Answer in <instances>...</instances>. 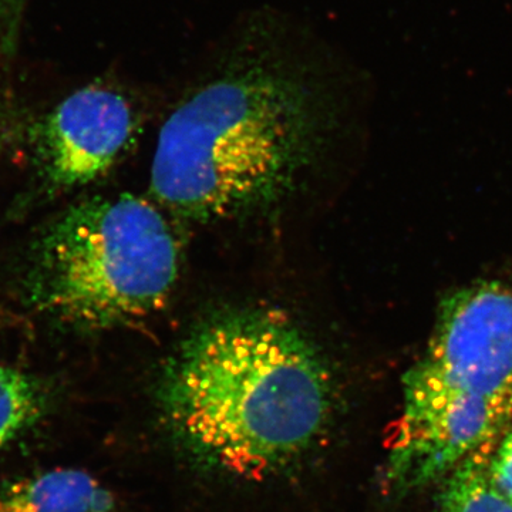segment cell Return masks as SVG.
<instances>
[{
    "instance_id": "6da1fadb",
    "label": "cell",
    "mask_w": 512,
    "mask_h": 512,
    "mask_svg": "<svg viewBox=\"0 0 512 512\" xmlns=\"http://www.w3.org/2000/svg\"><path fill=\"white\" fill-rule=\"evenodd\" d=\"M161 413L195 463L265 478L298 463L326 433L330 373L285 316L224 313L184 340L160 380Z\"/></svg>"
},
{
    "instance_id": "7a4b0ae2",
    "label": "cell",
    "mask_w": 512,
    "mask_h": 512,
    "mask_svg": "<svg viewBox=\"0 0 512 512\" xmlns=\"http://www.w3.org/2000/svg\"><path fill=\"white\" fill-rule=\"evenodd\" d=\"M161 128L151 188L194 220H215L285 194L311 160L322 100L279 52L239 55Z\"/></svg>"
},
{
    "instance_id": "3957f363",
    "label": "cell",
    "mask_w": 512,
    "mask_h": 512,
    "mask_svg": "<svg viewBox=\"0 0 512 512\" xmlns=\"http://www.w3.org/2000/svg\"><path fill=\"white\" fill-rule=\"evenodd\" d=\"M177 275V242L153 205L128 194L96 198L46 229L29 299L64 325L110 329L158 311Z\"/></svg>"
},
{
    "instance_id": "277c9868",
    "label": "cell",
    "mask_w": 512,
    "mask_h": 512,
    "mask_svg": "<svg viewBox=\"0 0 512 512\" xmlns=\"http://www.w3.org/2000/svg\"><path fill=\"white\" fill-rule=\"evenodd\" d=\"M404 399L470 396L512 402V289L481 282L444 301Z\"/></svg>"
},
{
    "instance_id": "5b68a950",
    "label": "cell",
    "mask_w": 512,
    "mask_h": 512,
    "mask_svg": "<svg viewBox=\"0 0 512 512\" xmlns=\"http://www.w3.org/2000/svg\"><path fill=\"white\" fill-rule=\"evenodd\" d=\"M511 421L510 400L404 399L390 443L386 480L397 493H412L447 478L468 458L490 451Z\"/></svg>"
},
{
    "instance_id": "8992f818",
    "label": "cell",
    "mask_w": 512,
    "mask_h": 512,
    "mask_svg": "<svg viewBox=\"0 0 512 512\" xmlns=\"http://www.w3.org/2000/svg\"><path fill=\"white\" fill-rule=\"evenodd\" d=\"M136 113L123 93L84 87L56 106L39 128V158L47 183L57 190L92 183L123 153Z\"/></svg>"
},
{
    "instance_id": "52a82bcc",
    "label": "cell",
    "mask_w": 512,
    "mask_h": 512,
    "mask_svg": "<svg viewBox=\"0 0 512 512\" xmlns=\"http://www.w3.org/2000/svg\"><path fill=\"white\" fill-rule=\"evenodd\" d=\"M113 494L82 470L57 468L0 488V512H114Z\"/></svg>"
},
{
    "instance_id": "ba28073f",
    "label": "cell",
    "mask_w": 512,
    "mask_h": 512,
    "mask_svg": "<svg viewBox=\"0 0 512 512\" xmlns=\"http://www.w3.org/2000/svg\"><path fill=\"white\" fill-rule=\"evenodd\" d=\"M490 451L468 458L447 477L440 512H512V501L495 485Z\"/></svg>"
},
{
    "instance_id": "9c48e42d",
    "label": "cell",
    "mask_w": 512,
    "mask_h": 512,
    "mask_svg": "<svg viewBox=\"0 0 512 512\" xmlns=\"http://www.w3.org/2000/svg\"><path fill=\"white\" fill-rule=\"evenodd\" d=\"M47 396L35 377L0 363V451L46 412Z\"/></svg>"
},
{
    "instance_id": "30bf717a",
    "label": "cell",
    "mask_w": 512,
    "mask_h": 512,
    "mask_svg": "<svg viewBox=\"0 0 512 512\" xmlns=\"http://www.w3.org/2000/svg\"><path fill=\"white\" fill-rule=\"evenodd\" d=\"M490 473L495 485L512 501V426L491 457Z\"/></svg>"
},
{
    "instance_id": "8fae6325",
    "label": "cell",
    "mask_w": 512,
    "mask_h": 512,
    "mask_svg": "<svg viewBox=\"0 0 512 512\" xmlns=\"http://www.w3.org/2000/svg\"><path fill=\"white\" fill-rule=\"evenodd\" d=\"M5 2H8V0H0V5H3Z\"/></svg>"
}]
</instances>
